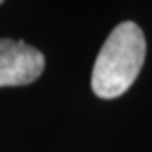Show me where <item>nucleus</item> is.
Instances as JSON below:
<instances>
[{
  "label": "nucleus",
  "mask_w": 152,
  "mask_h": 152,
  "mask_svg": "<svg viewBox=\"0 0 152 152\" xmlns=\"http://www.w3.org/2000/svg\"><path fill=\"white\" fill-rule=\"evenodd\" d=\"M2 2H4V0H0V4H2Z\"/></svg>",
  "instance_id": "obj_3"
},
{
  "label": "nucleus",
  "mask_w": 152,
  "mask_h": 152,
  "mask_svg": "<svg viewBox=\"0 0 152 152\" xmlns=\"http://www.w3.org/2000/svg\"><path fill=\"white\" fill-rule=\"evenodd\" d=\"M145 58V37L134 22H122L110 32L91 73L95 95L105 100L124 95L139 76Z\"/></svg>",
  "instance_id": "obj_1"
},
{
  "label": "nucleus",
  "mask_w": 152,
  "mask_h": 152,
  "mask_svg": "<svg viewBox=\"0 0 152 152\" xmlns=\"http://www.w3.org/2000/svg\"><path fill=\"white\" fill-rule=\"evenodd\" d=\"M44 54L24 41L0 39V88L36 81L44 71Z\"/></svg>",
  "instance_id": "obj_2"
}]
</instances>
